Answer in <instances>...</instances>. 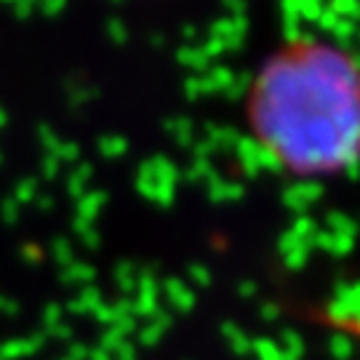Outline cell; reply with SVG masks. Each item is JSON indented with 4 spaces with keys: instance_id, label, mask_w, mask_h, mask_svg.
Listing matches in <instances>:
<instances>
[{
    "instance_id": "1",
    "label": "cell",
    "mask_w": 360,
    "mask_h": 360,
    "mask_svg": "<svg viewBox=\"0 0 360 360\" xmlns=\"http://www.w3.org/2000/svg\"><path fill=\"white\" fill-rule=\"evenodd\" d=\"M240 120L259 158L294 181H334L360 150V67L345 43L294 32L251 70Z\"/></svg>"
}]
</instances>
